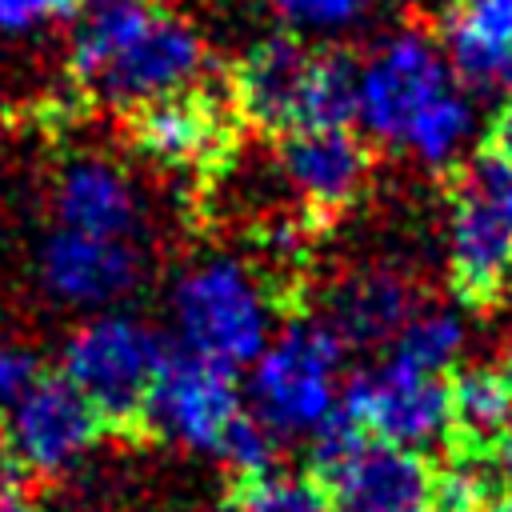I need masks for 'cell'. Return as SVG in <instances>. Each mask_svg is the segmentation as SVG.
Here are the masks:
<instances>
[{
    "label": "cell",
    "mask_w": 512,
    "mask_h": 512,
    "mask_svg": "<svg viewBox=\"0 0 512 512\" xmlns=\"http://www.w3.org/2000/svg\"><path fill=\"white\" fill-rule=\"evenodd\" d=\"M68 24V76L112 112L136 116L204 80L200 32L160 0H76Z\"/></svg>",
    "instance_id": "1"
},
{
    "label": "cell",
    "mask_w": 512,
    "mask_h": 512,
    "mask_svg": "<svg viewBox=\"0 0 512 512\" xmlns=\"http://www.w3.org/2000/svg\"><path fill=\"white\" fill-rule=\"evenodd\" d=\"M232 108L272 136L356 124V60L292 32L264 36L232 68Z\"/></svg>",
    "instance_id": "2"
},
{
    "label": "cell",
    "mask_w": 512,
    "mask_h": 512,
    "mask_svg": "<svg viewBox=\"0 0 512 512\" xmlns=\"http://www.w3.org/2000/svg\"><path fill=\"white\" fill-rule=\"evenodd\" d=\"M168 324L184 352L240 372L276 332V292L244 256L212 252L172 280Z\"/></svg>",
    "instance_id": "3"
},
{
    "label": "cell",
    "mask_w": 512,
    "mask_h": 512,
    "mask_svg": "<svg viewBox=\"0 0 512 512\" xmlns=\"http://www.w3.org/2000/svg\"><path fill=\"white\" fill-rule=\"evenodd\" d=\"M348 348L320 316H300L272 332L248 364V412L284 444L312 440L336 412L344 392Z\"/></svg>",
    "instance_id": "4"
},
{
    "label": "cell",
    "mask_w": 512,
    "mask_h": 512,
    "mask_svg": "<svg viewBox=\"0 0 512 512\" xmlns=\"http://www.w3.org/2000/svg\"><path fill=\"white\" fill-rule=\"evenodd\" d=\"M444 256L464 304H492L512 288V164L496 148L452 168Z\"/></svg>",
    "instance_id": "5"
},
{
    "label": "cell",
    "mask_w": 512,
    "mask_h": 512,
    "mask_svg": "<svg viewBox=\"0 0 512 512\" xmlns=\"http://www.w3.org/2000/svg\"><path fill=\"white\" fill-rule=\"evenodd\" d=\"M168 356L160 332L120 308L84 316L64 348L60 376L96 408L104 428H140L144 400Z\"/></svg>",
    "instance_id": "6"
},
{
    "label": "cell",
    "mask_w": 512,
    "mask_h": 512,
    "mask_svg": "<svg viewBox=\"0 0 512 512\" xmlns=\"http://www.w3.org/2000/svg\"><path fill=\"white\" fill-rule=\"evenodd\" d=\"M312 460L332 512H436L428 456L364 436L344 412L312 436Z\"/></svg>",
    "instance_id": "7"
},
{
    "label": "cell",
    "mask_w": 512,
    "mask_h": 512,
    "mask_svg": "<svg viewBox=\"0 0 512 512\" xmlns=\"http://www.w3.org/2000/svg\"><path fill=\"white\" fill-rule=\"evenodd\" d=\"M456 88L444 48L432 32L400 24L356 60V128L364 140L400 152L408 128Z\"/></svg>",
    "instance_id": "8"
},
{
    "label": "cell",
    "mask_w": 512,
    "mask_h": 512,
    "mask_svg": "<svg viewBox=\"0 0 512 512\" xmlns=\"http://www.w3.org/2000/svg\"><path fill=\"white\" fill-rule=\"evenodd\" d=\"M244 412H248V400L232 368L192 356L184 348L176 352L168 348L152 380V392L144 400L140 428H148L152 436L176 448L216 456Z\"/></svg>",
    "instance_id": "9"
},
{
    "label": "cell",
    "mask_w": 512,
    "mask_h": 512,
    "mask_svg": "<svg viewBox=\"0 0 512 512\" xmlns=\"http://www.w3.org/2000/svg\"><path fill=\"white\" fill-rule=\"evenodd\" d=\"M340 412L372 440L428 452L452 440L448 412V376L408 368L392 356H380L372 368L344 380Z\"/></svg>",
    "instance_id": "10"
},
{
    "label": "cell",
    "mask_w": 512,
    "mask_h": 512,
    "mask_svg": "<svg viewBox=\"0 0 512 512\" xmlns=\"http://www.w3.org/2000/svg\"><path fill=\"white\" fill-rule=\"evenodd\" d=\"M100 432L104 420L64 376H40L16 404L0 412V448L24 476L36 480L72 472L96 448Z\"/></svg>",
    "instance_id": "11"
},
{
    "label": "cell",
    "mask_w": 512,
    "mask_h": 512,
    "mask_svg": "<svg viewBox=\"0 0 512 512\" xmlns=\"http://www.w3.org/2000/svg\"><path fill=\"white\" fill-rule=\"evenodd\" d=\"M40 292L72 312H108L120 308L144 280V252L136 240L84 236L52 228L36 248Z\"/></svg>",
    "instance_id": "12"
},
{
    "label": "cell",
    "mask_w": 512,
    "mask_h": 512,
    "mask_svg": "<svg viewBox=\"0 0 512 512\" xmlns=\"http://www.w3.org/2000/svg\"><path fill=\"white\" fill-rule=\"evenodd\" d=\"M276 172L308 216L328 220L360 200L372 172V152L356 124L300 128L280 136Z\"/></svg>",
    "instance_id": "13"
},
{
    "label": "cell",
    "mask_w": 512,
    "mask_h": 512,
    "mask_svg": "<svg viewBox=\"0 0 512 512\" xmlns=\"http://www.w3.org/2000/svg\"><path fill=\"white\" fill-rule=\"evenodd\" d=\"M52 220L56 228L84 236L136 240L144 220V200L136 180L100 152H80L60 164L52 180Z\"/></svg>",
    "instance_id": "14"
},
{
    "label": "cell",
    "mask_w": 512,
    "mask_h": 512,
    "mask_svg": "<svg viewBox=\"0 0 512 512\" xmlns=\"http://www.w3.org/2000/svg\"><path fill=\"white\" fill-rule=\"evenodd\" d=\"M132 136L152 164L168 172H188V168H208L228 148L232 120L224 100H216L204 88H188L180 96L140 108L132 116Z\"/></svg>",
    "instance_id": "15"
},
{
    "label": "cell",
    "mask_w": 512,
    "mask_h": 512,
    "mask_svg": "<svg viewBox=\"0 0 512 512\" xmlns=\"http://www.w3.org/2000/svg\"><path fill=\"white\" fill-rule=\"evenodd\" d=\"M444 60L472 96H512V0H448Z\"/></svg>",
    "instance_id": "16"
},
{
    "label": "cell",
    "mask_w": 512,
    "mask_h": 512,
    "mask_svg": "<svg viewBox=\"0 0 512 512\" xmlns=\"http://www.w3.org/2000/svg\"><path fill=\"white\" fill-rule=\"evenodd\" d=\"M412 308V284L396 268H356L328 288L320 320L344 348H388Z\"/></svg>",
    "instance_id": "17"
},
{
    "label": "cell",
    "mask_w": 512,
    "mask_h": 512,
    "mask_svg": "<svg viewBox=\"0 0 512 512\" xmlns=\"http://www.w3.org/2000/svg\"><path fill=\"white\" fill-rule=\"evenodd\" d=\"M452 444L464 456H488L512 424V384L500 364H460L448 380Z\"/></svg>",
    "instance_id": "18"
},
{
    "label": "cell",
    "mask_w": 512,
    "mask_h": 512,
    "mask_svg": "<svg viewBox=\"0 0 512 512\" xmlns=\"http://www.w3.org/2000/svg\"><path fill=\"white\" fill-rule=\"evenodd\" d=\"M464 348H468V320L460 316V308L416 304L408 320L396 328V336L388 340L384 356L432 376H448L460 368Z\"/></svg>",
    "instance_id": "19"
},
{
    "label": "cell",
    "mask_w": 512,
    "mask_h": 512,
    "mask_svg": "<svg viewBox=\"0 0 512 512\" xmlns=\"http://www.w3.org/2000/svg\"><path fill=\"white\" fill-rule=\"evenodd\" d=\"M232 512H332L324 484L312 472H292V468H268L256 476L236 480Z\"/></svg>",
    "instance_id": "20"
},
{
    "label": "cell",
    "mask_w": 512,
    "mask_h": 512,
    "mask_svg": "<svg viewBox=\"0 0 512 512\" xmlns=\"http://www.w3.org/2000/svg\"><path fill=\"white\" fill-rule=\"evenodd\" d=\"M376 0H272L284 28L300 40H340L368 20Z\"/></svg>",
    "instance_id": "21"
},
{
    "label": "cell",
    "mask_w": 512,
    "mask_h": 512,
    "mask_svg": "<svg viewBox=\"0 0 512 512\" xmlns=\"http://www.w3.org/2000/svg\"><path fill=\"white\" fill-rule=\"evenodd\" d=\"M76 0H0V36H32L72 20Z\"/></svg>",
    "instance_id": "22"
},
{
    "label": "cell",
    "mask_w": 512,
    "mask_h": 512,
    "mask_svg": "<svg viewBox=\"0 0 512 512\" xmlns=\"http://www.w3.org/2000/svg\"><path fill=\"white\" fill-rule=\"evenodd\" d=\"M40 376H44L40 372V356L20 340L0 336V412L8 404H16Z\"/></svg>",
    "instance_id": "23"
},
{
    "label": "cell",
    "mask_w": 512,
    "mask_h": 512,
    "mask_svg": "<svg viewBox=\"0 0 512 512\" xmlns=\"http://www.w3.org/2000/svg\"><path fill=\"white\" fill-rule=\"evenodd\" d=\"M484 460H488V472H492V480H496L504 492H512V424L500 432V440L492 444V452H488Z\"/></svg>",
    "instance_id": "24"
},
{
    "label": "cell",
    "mask_w": 512,
    "mask_h": 512,
    "mask_svg": "<svg viewBox=\"0 0 512 512\" xmlns=\"http://www.w3.org/2000/svg\"><path fill=\"white\" fill-rule=\"evenodd\" d=\"M492 148L512 164V96H504V104L492 120Z\"/></svg>",
    "instance_id": "25"
},
{
    "label": "cell",
    "mask_w": 512,
    "mask_h": 512,
    "mask_svg": "<svg viewBox=\"0 0 512 512\" xmlns=\"http://www.w3.org/2000/svg\"><path fill=\"white\" fill-rule=\"evenodd\" d=\"M0 512H32L24 492H0Z\"/></svg>",
    "instance_id": "26"
},
{
    "label": "cell",
    "mask_w": 512,
    "mask_h": 512,
    "mask_svg": "<svg viewBox=\"0 0 512 512\" xmlns=\"http://www.w3.org/2000/svg\"><path fill=\"white\" fill-rule=\"evenodd\" d=\"M488 512H512V492H504V496H496V500L488 504Z\"/></svg>",
    "instance_id": "27"
},
{
    "label": "cell",
    "mask_w": 512,
    "mask_h": 512,
    "mask_svg": "<svg viewBox=\"0 0 512 512\" xmlns=\"http://www.w3.org/2000/svg\"><path fill=\"white\" fill-rule=\"evenodd\" d=\"M500 368H504V376H508V384H512V332H508V344H504V360H500Z\"/></svg>",
    "instance_id": "28"
}]
</instances>
